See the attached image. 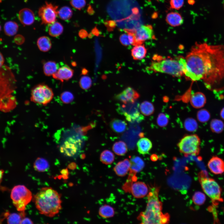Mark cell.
Listing matches in <instances>:
<instances>
[{
  "label": "cell",
  "instance_id": "obj_1",
  "mask_svg": "<svg viewBox=\"0 0 224 224\" xmlns=\"http://www.w3.org/2000/svg\"><path fill=\"white\" fill-rule=\"evenodd\" d=\"M185 58L183 70L188 78L203 80L209 90L224 89V45L196 43Z\"/></svg>",
  "mask_w": 224,
  "mask_h": 224
},
{
  "label": "cell",
  "instance_id": "obj_2",
  "mask_svg": "<svg viewBox=\"0 0 224 224\" xmlns=\"http://www.w3.org/2000/svg\"><path fill=\"white\" fill-rule=\"evenodd\" d=\"M159 187H150L147 195V203L145 210L139 215L138 219L142 224H162L168 223L169 215L162 212V204L158 198Z\"/></svg>",
  "mask_w": 224,
  "mask_h": 224
},
{
  "label": "cell",
  "instance_id": "obj_3",
  "mask_svg": "<svg viewBox=\"0 0 224 224\" xmlns=\"http://www.w3.org/2000/svg\"><path fill=\"white\" fill-rule=\"evenodd\" d=\"M34 198L36 208L40 214L46 216L53 217L62 208L60 195L51 187L42 188Z\"/></svg>",
  "mask_w": 224,
  "mask_h": 224
},
{
  "label": "cell",
  "instance_id": "obj_4",
  "mask_svg": "<svg viewBox=\"0 0 224 224\" xmlns=\"http://www.w3.org/2000/svg\"><path fill=\"white\" fill-rule=\"evenodd\" d=\"M180 58H173L155 55L148 69L154 72L166 73L176 77H181L184 73Z\"/></svg>",
  "mask_w": 224,
  "mask_h": 224
},
{
  "label": "cell",
  "instance_id": "obj_5",
  "mask_svg": "<svg viewBox=\"0 0 224 224\" xmlns=\"http://www.w3.org/2000/svg\"><path fill=\"white\" fill-rule=\"evenodd\" d=\"M16 80L11 68L4 64L0 68V105L3 100L12 94L16 90Z\"/></svg>",
  "mask_w": 224,
  "mask_h": 224
},
{
  "label": "cell",
  "instance_id": "obj_6",
  "mask_svg": "<svg viewBox=\"0 0 224 224\" xmlns=\"http://www.w3.org/2000/svg\"><path fill=\"white\" fill-rule=\"evenodd\" d=\"M10 196L13 205L19 212L25 211L26 205L32 198L30 191L23 185L14 186L11 190Z\"/></svg>",
  "mask_w": 224,
  "mask_h": 224
},
{
  "label": "cell",
  "instance_id": "obj_7",
  "mask_svg": "<svg viewBox=\"0 0 224 224\" xmlns=\"http://www.w3.org/2000/svg\"><path fill=\"white\" fill-rule=\"evenodd\" d=\"M198 178L204 192L214 203L221 202L222 189L218 184L213 179L208 177L204 172H200Z\"/></svg>",
  "mask_w": 224,
  "mask_h": 224
},
{
  "label": "cell",
  "instance_id": "obj_8",
  "mask_svg": "<svg viewBox=\"0 0 224 224\" xmlns=\"http://www.w3.org/2000/svg\"><path fill=\"white\" fill-rule=\"evenodd\" d=\"M83 139L78 134H72L67 136L60 145V152L65 156L74 157L81 149Z\"/></svg>",
  "mask_w": 224,
  "mask_h": 224
},
{
  "label": "cell",
  "instance_id": "obj_9",
  "mask_svg": "<svg viewBox=\"0 0 224 224\" xmlns=\"http://www.w3.org/2000/svg\"><path fill=\"white\" fill-rule=\"evenodd\" d=\"M200 140L196 134L185 135L177 144L179 151L185 156H196L200 151Z\"/></svg>",
  "mask_w": 224,
  "mask_h": 224
},
{
  "label": "cell",
  "instance_id": "obj_10",
  "mask_svg": "<svg viewBox=\"0 0 224 224\" xmlns=\"http://www.w3.org/2000/svg\"><path fill=\"white\" fill-rule=\"evenodd\" d=\"M52 89L44 84L38 85L32 90L31 100L36 103L46 105L52 100L54 97Z\"/></svg>",
  "mask_w": 224,
  "mask_h": 224
},
{
  "label": "cell",
  "instance_id": "obj_11",
  "mask_svg": "<svg viewBox=\"0 0 224 224\" xmlns=\"http://www.w3.org/2000/svg\"><path fill=\"white\" fill-rule=\"evenodd\" d=\"M134 103L124 104L118 106L117 109V112L124 115L129 122H139L144 119L139 111V105Z\"/></svg>",
  "mask_w": 224,
  "mask_h": 224
},
{
  "label": "cell",
  "instance_id": "obj_12",
  "mask_svg": "<svg viewBox=\"0 0 224 224\" xmlns=\"http://www.w3.org/2000/svg\"><path fill=\"white\" fill-rule=\"evenodd\" d=\"M58 6L46 2L38 11V15L41 18L42 23L50 24L55 22L58 15Z\"/></svg>",
  "mask_w": 224,
  "mask_h": 224
},
{
  "label": "cell",
  "instance_id": "obj_13",
  "mask_svg": "<svg viewBox=\"0 0 224 224\" xmlns=\"http://www.w3.org/2000/svg\"><path fill=\"white\" fill-rule=\"evenodd\" d=\"M133 33L135 41V45L142 44L145 41L147 40L156 39L152 27L151 25H142L138 28Z\"/></svg>",
  "mask_w": 224,
  "mask_h": 224
},
{
  "label": "cell",
  "instance_id": "obj_14",
  "mask_svg": "<svg viewBox=\"0 0 224 224\" xmlns=\"http://www.w3.org/2000/svg\"><path fill=\"white\" fill-rule=\"evenodd\" d=\"M139 93L132 88L128 87L116 95L115 99L124 104L134 103L139 98Z\"/></svg>",
  "mask_w": 224,
  "mask_h": 224
},
{
  "label": "cell",
  "instance_id": "obj_15",
  "mask_svg": "<svg viewBox=\"0 0 224 224\" xmlns=\"http://www.w3.org/2000/svg\"><path fill=\"white\" fill-rule=\"evenodd\" d=\"M208 166L211 172L214 174H222L224 173V161L217 156L212 157L208 162Z\"/></svg>",
  "mask_w": 224,
  "mask_h": 224
},
{
  "label": "cell",
  "instance_id": "obj_16",
  "mask_svg": "<svg viewBox=\"0 0 224 224\" xmlns=\"http://www.w3.org/2000/svg\"><path fill=\"white\" fill-rule=\"evenodd\" d=\"M130 191L132 194L137 198H141L146 196L148 193V188L144 182H135L132 184Z\"/></svg>",
  "mask_w": 224,
  "mask_h": 224
},
{
  "label": "cell",
  "instance_id": "obj_17",
  "mask_svg": "<svg viewBox=\"0 0 224 224\" xmlns=\"http://www.w3.org/2000/svg\"><path fill=\"white\" fill-rule=\"evenodd\" d=\"M73 73L74 71L72 68L65 65L59 68L52 76L55 79L63 82L71 78L73 76Z\"/></svg>",
  "mask_w": 224,
  "mask_h": 224
},
{
  "label": "cell",
  "instance_id": "obj_18",
  "mask_svg": "<svg viewBox=\"0 0 224 224\" xmlns=\"http://www.w3.org/2000/svg\"><path fill=\"white\" fill-rule=\"evenodd\" d=\"M19 19L21 23L25 26L32 24L35 21V15L30 9L23 8L20 11L18 15Z\"/></svg>",
  "mask_w": 224,
  "mask_h": 224
},
{
  "label": "cell",
  "instance_id": "obj_19",
  "mask_svg": "<svg viewBox=\"0 0 224 224\" xmlns=\"http://www.w3.org/2000/svg\"><path fill=\"white\" fill-rule=\"evenodd\" d=\"M3 220L6 219L8 224H20L22 220L25 217V211L20 212L18 213H11L6 211L2 214Z\"/></svg>",
  "mask_w": 224,
  "mask_h": 224
},
{
  "label": "cell",
  "instance_id": "obj_20",
  "mask_svg": "<svg viewBox=\"0 0 224 224\" xmlns=\"http://www.w3.org/2000/svg\"><path fill=\"white\" fill-rule=\"evenodd\" d=\"M130 160L125 159L118 162L114 167V170L118 176L123 177L126 175L130 170Z\"/></svg>",
  "mask_w": 224,
  "mask_h": 224
},
{
  "label": "cell",
  "instance_id": "obj_21",
  "mask_svg": "<svg viewBox=\"0 0 224 224\" xmlns=\"http://www.w3.org/2000/svg\"><path fill=\"white\" fill-rule=\"evenodd\" d=\"M206 101L205 95L200 92H197L193 94L190 98V103L194 108L199 109L204 106Z\"/></svg>",
  "mask_w": 224,
  "mask_h": 224
},
{
  "label": "cell",
  "instance_id": "obj_22",
  "mask_svg": "<svg viewBox=\"0 0 224 224\" xmlns=\"http://www.w3.org/2000/svg\"><path fill=\"white\" fill-rule=\"evenodd\" d=\"M137 147L138 152L142 155L148 154L152 148V144L148 138H142L137 142Z\"/></svg>",
  "mask_w": 224,
  "mask_h": 224
},
{
  "label": "cell",
  "instance_id": "obj_23",
  "mask_svg": "<svg viewBox=\"0 0 224 224\" xmlns=\"http://www.w3.org/2000/svg\"><path fill=\"white\" fill-rule=\"evenodd\" d=\"M166 20L170 26L176 27L181 25L183 23V19L181 15L175 12H171L168 13Z\"/></svg>",
  "mask_w": 224,
  "mask_h": 224
},
{
  "label": "cell",
  "instance_id": "obj_24",
  "mask_svg": "<svg viewBox=\"0 0 224 224\" xmlns=\"http://www.w3.org/2000/svg\"><path fill=\"white\" fill-rule=\"evenodd\" d=\"M131 166L130 174L134 175L140 171L144 166V162L140 157L137 156H133L131 159Z\"/></svg>",
  "mask_w": 224,
  "mask_h": 224
},
{
  "label": "cell",
  "instance_id": "obj_25",
  "mask_svg": "<svg viewBox=\"0 0 224 224\" xmlns=\"http://www.w3.org/2000/svg\"><path fill=\"white\" fill-rule=\"evenodd\" d=\"M110 126L111 129L117 133H121L127 128V124L124 120L118 119H114L110 122Z\"/></svg>",
  "mask_w": 224,
  "mask_h": 224
},
{
  "label": "cell",
  "instance_id": "obj_26",
  "mask_svg": "<svg viewBox=\"0 0 224 224\" xmlns=\"http://www.w3.org/2000/svg\"><path fill=\"white\" fill-rule=\"evenodd\" d=\"M147 49L142 44L135 45L132 49L131 55L133 59L135 60H140L143 59L146 56Z\"/></svg>",
  "mask_w": 224,
  "mask_h": 224
},
{
  "label": "cell",
  "instance_id": "obj_27",
  "mask_svg": "<svg viewBox=\"0 0 224 224\" xmlns=\"http://www.w3.org/2000/svg\"><path fill=\"white\" fill-rule=\"evenodd\" d=\"M59 67L58 64L55 61H48L45 62L43 65V72L47 76H52L57 71Z\"/></svg>",
  "mask_w": 224,
  "mask_h": 224
},
{
  "label": "cell",
  "instance_id": "obj_28",
  "mask_svg": "<svg viewBox=\"0 0 224 224\" xmlns=\"http://www.w3.org/2000/svg\"><path fill=\"white\" fill-rule=\"evenodd\" d=\"M37 45L40 51L46 52L51 48L52 43L49 38L46 36H42L38 39Z\"/></svg>",
  "mask_w": 224,
  "mask_h": 224
},
{
  "label": "cell",
  "instance_id": "obj_29",
  "mask_svg": "<svg viewBox=\"0 0 224 224\" xmlns=\"http://www.w3.org/2000/svg\"><path fill=\"white\" fill-rule=\"evenodd\" d=\"M119 41L125 46L131 45L134 46L135 41L133 32L127 31L126 33L122 34L119 37Z\"/></svg>",
  "mask_w": 224,
  "mask_h": 224
},
{
  "label": "cell",
  "instance_id": "obj_30",
  "mask_svg": "<svg viewBox=\"0 0 224 224\" xmlns=\"http://www.w3.org/2000/svg\"><path fill=\"white\" fill-rule=\"evenodd\" d=\"M33 167L35 170L39 172H45L48 170L49 167L48 161L44 159L38 157L35 161Z\"/></svg>",
  "mask_w": 224,
  "mask_h": 224
},
{
  "label": "cell",
  "instance_id": "obj_31",
  "mask_svg": "<svg viewBox=\"0 0 224 224\" xmlns=\"http://www.w3.org/2000/svg\"><path fill=\"white\" fill-rule=\"evenodd\" d=\"M112 148L114 153L119 156L124 155L128 151L126 144L122 141L115 142L113 145Z\"/></svg>",
  "mask_w": 224,
  "mask_h": 224
},
{
  "label": "cell",
  "instance_id": "obj_32",
  "mask_svg": "<svg viewBox=\"0 0 224 224\" xmlns=\"http://www.w3.org/2000/svg\"><path fill=\"white\" fill-rule=\"evenodd\" d=\"M49 29V33L51 36L57 37L63 32V28L62 25L58 22H54L50 24Z\"/></svg>",
  "mask_w": 224,
  "mask_h": 224
},
{
  "label": "cell",
  "instance_id": "obj_33",
  "mask_svg": "<svg viewBox=\"0 0 224 224\" xmlns=\"http://www.w3.org/2000/svg\"><path fill=\"white\" fill-rule=\"evenodd\" d=\"M141 113L146 116H150L152 114L155 110L153 105L151 102L145 101L142 102L140 106Z\"/></svg>",
  "mask_w": 224,
  "mask_h": 224
},
{
  "label": "cell",
  "instance_id": "obj_34",
  "mask_svg": "<svg viewBox=\"0 0 224 224\" xmlns=\"http://www.w3.org/2000/svg\"><path fill=\"white\" fill-rule=\"evenodd\" d=\"M18 28L17 24L13 21H9L6 22L4 27L5 34L9 36H12L15 35L17 31Z\"/></svg>",
  "mask_w": 224,
  "mask_h": 224
},
{
  "label": "cell",
  "instance_id": "obj_35",
  "mask_svg": "<svg viewBox=\"0 0 224 224\" xmlns=\"http://www.w3.org/2000/svg\"><path fill=\"white\" fill-rule=\"evenodd\" d=\"M114 160V156L111 151L105 150L100 154V160L103 164L109 165L112 164Z\"/></svg>",
  "mask_w": 224,
  "mask_h": 224
},
{
  "label": "cell",
  "instance_id": "obj_36",
  "mask_svg": "<svg viewBox=\"0 0 224 224\" xmlns=\"http://www.w3.org/2000/svg\"><path fill=\"white\" fill-rule=\"evenodd\" d=\"M99 215L104 218H109L113 217L114 214V211L111 206L107 204L101 206L99 211Z\"/></svg>",
  "mask_w": 224,
  "mask_h": 224
},
{
  "label": "cell",
  "instance_id": "obj_37",
  "mask_svg": "<svg viewBox=\"0 0 224 224\" xmlns=\"http://www.w3.org/2000/svg\"><path fill=\"white\" fill-rule=\"evenodd\" d=\"M184 127L187 131L194 132L198 128V124L194 119L191 117L188 118L184 121Z\"/></svg>",
  "mask_w": 224,
  "mask_h": 224
},
{
  "label": "cell",
  "instance_id": "obj_38",
  "mask_svg": "<svg viewBox=\"0 0 224 224\" xmlns=\"http://www.w3.org/2000/svg\"><path fill=\"white\" fill-rule=\"evenodd\" d=\"M58 15L60 19L65 21H67L72 17V11L68 7L63 6L58 11Z\"/></svg>",
  "mask_w": 224,
  "mask_h": 224
},
{
  "label": "cell",
  "instance_id": "obj_39",
  "mask_svg": "<svg viewBox=\"0 0 224 224\" xmlns=\"http://www.w3.org/2000/svg\"><path fill=\"white\" fill-rule=\"evenodd\" d=\"M210 126L213 132L217 133H219L223 130L224 124L221 120L215 119L211 121Z\"/></svg>",
  "mask_w": 224,
  "mask_h": 224
},
{
  "label": "cell",
  "instance_id": "obj_40",
  "mask_svg": "<svg viewBox=\"0 0 224 224\" xmlns=\"http://www.w3.org/2000/svg\"><path fill=\"white\" fill-rule=\"evenodd\" d=\"M197 117L198 120L201 123H205L208 121L210 118V114L207 110L201 109L198 112Z\"/></svg>",
  "mask_w": 224,
  "mask_h": 224
},
{
  "label": "cell",
  "instance_id": "obj_41",
  "mask_svg": "<svg viewBox=\"0 0 224 224\" xmlns=\"http://www.w3.org/2000/svg\"><path fill=\"white\" fill-rule=\"evenodd\" d=\"M206 199L205 195L201 192H196L192 197V200L194 203L198 205L203 204L205 202Z\"/></svg>",
  "mask_w": 224,
  "mask_h": 224
},
{
  "label": "cell",
  "instance_id": "obj_42",
  "mask_svg": "<svg viewBox=\"0 0 224 224\" xmlns=\"http://www.w3.org/2000/svg\"><path fill=\"white\" fill-rule=\"evenodd\" d=\"M169 122V116L167 114L163 113H161L158 114L156 119V123L159 127H166Z\"/></svg>",
  "mask_w": 224,
  "mask_h": 224
},
{
  "label": "cell",
  "instance_id": "obj_43",
  "mask_svg": "<svg viewBox=\"0 0 224 224\" xmlns=\"http://www.w3.org/2000/svg\"><path fill=\"white\" fill-rule=\"evenodd\" d=\"M91 80L88 76H83L80 79V86L83 90L88 89L91 87Z\"/></svg>",
  "mask_w": 224,
  "mask_h": 224
},
{
  "label": "cell",
  "instance_id": "obj_44",
  "mask_svg": "<svg viewBox=\"0 0 224 224\" xmlns=\"http://www.w3.org/2000/svg\"><path fill=\"white\" fill-rule=\"evenodd\" d=\"M60 98L61 101L64 104H69L72 101L74 97L72 94L68 91L63 92L61 94Z\"/></svg>",
  "mask_w": 224,
  "mask_h": 224
},
{
  "label": "cell",
  "instance_id": "obj_45",
  "mask_svg": "<svg viewBox=\"0 0 224 224\" xmlns=\"http://www.w3.org/2000/svg\"><path fill=\"white\" fill-rule=\"evenodd\" d=\"M70 3L73 7L79 10L83 8L86 4V0H71Z\"/></svg>",
  "mask_w": 224,
  "mask_h": 224
},
{
  "label": "cell",
  "instance_id": "obj_46",
  "mask_svg": "<svg viewBox=\"0 0 224 224\" xmlns=\"http://www.w3.org/2000/svg\"><path fill=\"white\" fill-rule=\"evenodd\" d=\"M184 2V0H170V4L171 8L179 10L182 7Z\"/></svg>",
  "mask_w": 224,
  "mask_h": 224
},
{
  "label": "cell",
  "instance_id": "obj_47",
  "mask_svg": "<svg viewBox=\"0 0 224 224\" xmlns=\"http://www.w3.org/2000/svg\"><path fill=\"white\" fill-rule=\"evenodd\" d=\"M14 40L16 44L19 45L21 44L24 42L25 38L22 35H18L15 36Z\"/></svg>",
  "mask_w": 224,
  "mask_h": 224
},
{
  "label": "cell",
  "instance_id": "obj_48",
  "mask_svg": "<svg viewBox=\"0 0 224 224\" xmlns=\"http://www.w3.org/2000/svg\"><path fill=\"white\" fill-rule=\"evenodd\" d=\"M33 222L30 218L24 217L21 220L20 224H33Z\"/></svg>",
  "mask_w": 224,
  "mask_h": 224
},
{
  "label": "cell",
  "instance_id": "obj_49",
  "mask_svg": "<svg viewBox=\"0 0 224 224\" xmlns=\"http://www.w3.org/2000/svg\"><path fill=\"white\" fill-rule=\"evenodd\" d=\"M79 35L80 37L83 38L86 36L87 33L85 30H82L79 31Z\"/></svg>",
  "mask_w": 224,
  "mask_h": 224
},
{
  "label": "cell",
  "instance_id": "obj_50",
  "mask_svg": "<svg viewBox=\"0 0 224 224\" xmlns=\"http://www.w3.org/2000/svg\"><path fill=\"white\" fill-rule=\"evenodd\" d=\"M5 59L3 55L0 52V68H2L4 65Z\"/></svg>",
  "mask_w": 224,
  "mask_h": 224
},
{
  "label": "cell",
  "instance_id": "obj_51",
  "mask_svg": "<svg viewBox=\"0 0 224 224\" xmlns=\"http://www.w3.org/2000/svg\"><path fill=\"white\" fill-rule=\"evenodd\" d=\"M150 158L152 161H155L158 159V157L155 154H153L151 155Z\"/></svg>",
  "mask_w": 224,
  "mask_h": 224
},
{
  "label": "cell",
  "instance_id": "obj_52",
  "mask_svg": "<svg viewBox=\"0 0 224 224\" xmlns=\"http://www.w3.org/2000/svg\"><path fill=\"white\" fill-rule=\"evenodd\" d=\"M4 171L2 169H0V184L2 182L3 175H4Z\"/></svg>",
  "mask_w": 224,
  "mask_h": 224
},
{
  "label": "cell",
  "instance_id": "obj_53",
  "mask_svg": "<svg viewBox=\"0 0 224 224\" xmlns=\"http://www.w3.org/2000/svg\"><path fill=\"white\" fill-rule=\"evenodd\" d=\"M220 114L222 118L224 120V107L221 110Z\"/></svg>",
  "mask_w": 224,
  "mask_h": 224
},
{
  "label": "cell",
  "instance_id": "obj_54",
  "mask_svg": "<svg viewBox=\"0 0 224 224\" xmlns=\"http://www.w3.org/2000/svg\"><path fill=\"white\" fill-rule=\"evenodd\" d=\"M1 30V27L0 26V31Z\"/></svg>",
  "mask_w": 224,
  "mask_h": 224
},
{
  "label": "cell",
  "instance_id": "obj_55",
  "mask_svg": "<svg viewBox=\"0 0 224 224\" xmlns=\"http://www.w3.org/2000/svg\"><path fill=\"white\" fill-rule=\"evenodd\" d=\"M223 6H224V2H223Z\"/></svg>",
  "mask_w": 224,
  "mask_h": 224
}]
</instances>
